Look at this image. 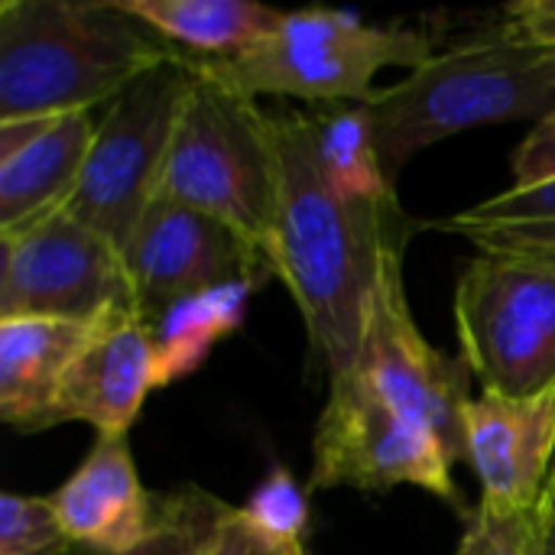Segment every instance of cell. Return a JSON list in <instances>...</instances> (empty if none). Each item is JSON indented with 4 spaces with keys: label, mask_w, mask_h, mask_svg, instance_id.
I'll return each mask as SVG.
<instances>
[{
    "label": "cell",
    "mask_w": 555,
    "mask_h": 555,
    "mask_svg": "<svg viewBox=\"0 0 555 555\" xmlns=\"http://www.w3.org/2000/svg\"><path fill=\"white\" fill-rule=\"evenodd\" d=\"M267 130L276 172L267 263L289 289L309 348L335 380L361 358L384 263L390 250L406 247L410 221L397 198H348L325 179L309 114H267Z\"/></svg>",
    "instance_id": "obj_1"
},
{
    "label": "cell",
    "mask_w": 555,
    "mask_h": 555,
    "mask_svg": "<svg viewBox=\"0 0 555 555\" xmlns=\"http://www.w3.org/2000/svg\"><path fill=\"white\" fill-rule=\"evenodd\" d=\"M176 55L117 0H3L0 120L62 117L111 104L140 75Z\"/></svg>",
    "instance_id": "obj_2"
},
{
    "label": "cell",
    "mask_w": 555,
    "mask_h": 555,
    "mask_svg": "<svg viewBox=\"0 0 555 555\" xmlns=\"http://www.w3.org/2000/svg\"><path fill=\"white\" fill-rule=\"evenodd\" d=\"M387 176L393 179L423 150L511 120H543L555 111V49H537L504 33L436 52L364 104Z\"/></svg>",
    "instance_id": "obj_3"
},
{
    "label": "cell",
    "mask_w": 555,
    "mask_h": 555,
    "mask_svg": "<svg viewBox=\"0 0 555 555\" xmlns=\"http://www.w3.org/2000/svg\"><path fill=\"white\" fill-rule=\"evenodd\" d=\"M433 55V39L420 29L364 23L341 10H296L241 59L189 65L254 101L270 94L332 107L367 104L384 68L413 72Z\"/></svg>",
    "instance_id": "obj_4"
},
{
    "label": "cell",
    "mask_w": 555,
    "mask_h": 555,
    "mask_svg": "<svg viewBox=\"0 0 555 555\" xmlns=\"http://www.w3.org/2000/svg\"><path fill=\"white\" fill-rule=\"evenodd\" d=\"M156 195L215 218L267 260L276 208L267 111L254 98L195 72Z\"/></svg>",
    "instance_id": "obj_5"
},
{
    "label": "cell",
    "mask_w": 555,
    "mask_h": 555,
    "mask_svg": "<svg viewBox=\"0 0 555 555\" xmlns=\"http://www.w3.org/2000/svg\"><path fill=\"white\" fill-rule=\"evenodd\" d=\"M455 332L481 390L555 387V247L478 250L455 286Z\"/></svg>",
    "instance_id": "obj_6"
},
{
    "label": "cell",
    "mask_w": 555,
    "mask_h": 555,
    "mask_svg": "<svg viewBox=\"0 0 555 555\" xmlns=\"http://www.w3.org/2000/svg\"><path fill=\"white\" fill-rule=\"evenodd\" d=\"M328 384V403L312 436L309 491L354 488L384 494L413 485L468 517L452 478L455 462L429 426L390 403L361 371Z\"/></svg>",
    "instance_id": "obj_7"
},
{
    "label": "cell",
    "mask_w": 555,
    "mask_h": 555,
    "mask_svg": "<svg viewBox=\"0 0 555 555\" xmlns=\"http://www.w3.org/2000/svg\"><path fill=\"white\" fill-rule=\"evenodd\" d=\"M192 81L189 59L176 55L127 85L98 120L78 192L65 211L120 250L159 192L166 153Z\"/></svg>",
    "instance_id": "obj_8"
},
{
    "label": "cell",
    "mask_w": 555,
    "mask_h": 555,
    "mask_svg": "<svg viewBox=\"0 0 555 555\" xmlns=\"http://www.w3.org/2000/svg\"><path fill=\"white\" fill-rule=\"evenodd\" d=\"M137 306L124 250L68 211L0 234V319L98 322Z\"/></svg>",
    "instance_id": "obj_9"
},
{
    "label": "cell",
    "mask_w": 555,
    "mask_h": 555,
    "mask_svg": "<svg viewBox=\"0 0 555 555\" xmlns=\"http://www.w3.org/2000/svg\"><path fill=\"white\" fill-rule=\"evenodd\" d=\"M403 254L406 247H397L384 263L354 371H361L403 413L429 426L452 462H462L465 410L472 400L468 367L436 351L420 332L403 286Z\"/></svg>",
    "instance_id": "obj_10"
},
{
    "label": "cell",
    "mask_w": 555,
    "mask_h": 555,
    "mask_svg": "<svg viewBox=\"0 0 555 555\" xmlns=\"http://www.w3.org/2000/svg\"><path fill=\"white\" fill-rule=\"evenodd\" d=\"M124 263L137 312L153 325L172 302L234 283H263L270 263L215 218L156 195L137 221Z\"/></svg>",
    "instance_id": "obj_11"
},
{
    "label": "cell",
    "mask_w": 555,
    "mask_h": 555,
    "mask_svg": "<svg viewBox=\"0 0 555 555\" xmlns=\"http://www.w3.org/2000/svg\"><path fill=\"white\" fill-rule=\"evenodd\" d=\"M465 459L481 504L501 514H537L555 468V387L530 397L481 390L465 410Z\"/></svg>",
    "instance_id": "obj_12"
},
{
    "label": "cell",
    "mask_w": 555,
    "mask_h": 555,
    "mask_svg": "<svg viewBox=\"0 0 555 555\" xmlns=\"http://www.w3.org/2000/svg\"><path fill=\"white\" fill-rule=\"evenodd\" d=\"M153 390H159V364L150 322L137 306L111 309L94 322L65 374L59 423H88L98 436H127Z\"/></svg>",
    "instance_id": "obj_13"
},
{
    "label": "cell",
    "mask_w": 555,
    "mask_h": 555,
    "mask_svg": "<svg viewBox=\"0 0 555 555\" xmlns=\"http://www.w3.org/2000/svg\"><path fill=\"white\" fill-rule=\"evenodd\" d=\"M94 130L91 111L0 120V234L65 211Z\"/></svg>",
    "instance_id": "obj_14"
},
{
    "label": "cell",
    "mask_w": 555,
    "mask_h": 555,
    "mask_svg": "<svg viewBox=\"0 0 555 555\" xmlns=\"http://www.w3.org/2000/svg\"><path fill=\"white\" fill-rule=\"evenodd\" d=\"M49 501L78 555L130 553L156 520V501L140 481L127 436H98Z\"/></svg>",
    "instance_id": "obj_15"
},
{
    "label": "cell",
    "mask_w": 555,
    "mask_h": 555,
    "mask_svg": "<svg viewBox=\"0 0 555 555\" xmlns=\"http://www.w3.org/2000/svg\"><path fill=\"white\" fill-rule=\"evenodd\" d=\"M94 322L0 319V416L16 433L59 426V393Z\"/></svg>",
    "instance_id": "obj_16"
},
{
    "label": "cell",
    "mask_w": 555,
    "mask_h": 555,
    "mask_svg": "<svg viewBox=\"0 0 555 555\" xmlns=\"http://www.w3.org/2000/svg\"><path fill=\"white\" fill-rule=\"evenodd\" d=\"M117 7L192 62L241 59L283 20V10L250 0H117Z\"/></svg>",
    "instance_id": "obj_17"
},
{
    "label": "cell",
    "mask_w": 555,
    "mask_h": 555,
    "mask_svg": "<svg viewBox=\"0 0 555 555\" xmlns=\"http://www.w3.org/2000/svg\"><path fill=\"white\" fill-rule=\"evenodd\" d=\"M257 289L250 280H234L195 296L172 302L150 328L156 341V364H159V387L176 384L198 371L218 341L234 335L244 325L247 299Z\"/></svg>",
    "instance_id": "obj_18"
},
{
    "label": "cell",
    "mask_w": 555,
    "mask_h": 555,
    "mask_svg": "<svg viewBox=\"0 0 555 555\" xmlns=\"http://www.w3.org/2000/svg\"><path fill=\"white\" fill-rule=\"evenodd\" d=\"M433 228L472 241L478 250H540L555 247V179L511 185Z\"/></svg>",
    "instance_id": "obj_19"
},
{
    "label": "cell",
    "mask_w": 555,
    "mask_h": 555,
    "mask_svg": "<svg viewBox=\"0 0 555 555\" xmlns=\"http://www.w3.org/2000/svg\"><path fill=\"white\" fill-rule=\"evenodd\" d=\"M315 153L325 179L348 198L393 202V179L384 169L377 130L364 104H332L312 114Z\"/></svg>",
    "instance_id": "obj_20"
},
{
    "label": "cell",
    "mask_w": 555,
    "mask_h": 555,
    "mask_svg": "<svg viewBox=\"0 0 555 555\" xmlns=\"http://www.w3.org/2000/svg\"><path fill=\"white\" fill-rule=\"evenodd\" d=\"M231 511L234 507L211 491L185 485L156 501V520L150 533L124 555H211Z\"/></svg>",
    "instance_id": "obj_21"
},
{
    "label": "cell",
    "mask_w": 555,
    "mask_h": 555,
    "mask_svg": "<svg viewBox=\"0 0 555 555\" xmlns=\"http://www.w3.org/2000/svg\"><path fill=\"white\" fill-rule=\"evenodd\" d=\"M0 555H75L49 498H0Z\"/></svg>",
    "instance_id": "obj_22"
},
{
    "label": "cell",
    "mask_w": 555,
    "mask_h": 555,
    "mask_svg": "<svg viewBox=\"0 0 555 555\" xmlns=\"http://www.w3.org/2000/svg\"><path fill=\"white\" fill-rule=\"evenodd\" d=\"M241 511L280 550L302 546L309 527V494L286 468H273Z\"/></svg>",
    "instance_id": "obj_23"
},
{
    "label": "cell",
    "mask_w": 555,
    "mask_h": 555,
    "mask_svg": "<svg viewBox=\"0 0 555 555\" xmlns=\"http://www.w3.org/2000/svg\"><path fill=\"white\" fill-rule=\"evenodd\" d=\"M455 555H533V514H501L478 501Z\"/></svg>",
    "instance_id": "obj_24"
},
{
    "label": "cell",
    "mask_w": 555,
    "mask_h": 555,
    "mask_svg": "<svg viewBox=\"0 0 555 555\" xmlns=\"http://www.w3.org/2000/svg\"><path fill=\"white\" fill-rule=\"evenodd\" d=\"M514 185H533L555 179V111H550L537 127L520 140L511 156Z\"/></svg>",
    "instance_id": "obj_25"
},
{
    "label": "cell",
    "mask_w": 555,
    "mask_h": 555,
    "mask_svg": "<svg viewBox=\"0 0 555 555\" xmlns=\"http://www.w3.org/2000/svg\"><path fill=\"white\" fill-rule=\"evenodd\" d=\"M498 33L537 49H555V0H520L504 7Z\"/></svg>",
    "instance_id": "obj_26"
},
{
    "label": "cell",
    "mask_w": 555,
    "mask_h": 555,
    "mask_svg": "<svg viewBox=\"0 0 555 555\" xmlns=\"http://www.w3.org/2000/svg\"><path fill=\"white\" fill-rule=\"evenodd\" d=\"M286 550H280L276 543H270L247 517L241 507L231 511V517L224 520L215 546H211V555H283Z\"/></svg>",
    "instance_id": "obj_27"
},
{
    "label": "cell",
    "mask_w": 555,
    "mask_h": 555,
    "mask_svg": "<svg viewBox=\"0 0 555 555\" xmlns=\"http://www.w3.org/2000/svg\"><path fill=\"white\" fill-rule=\"evenodd\" d=\"M533 555H555V478L533 514Z\"/></svg>",
    "instance_id": "obj_28"
},
{
    "label": "cell",
    "mask_w": 555,
    "mask_h": 555,
    "mask_svg": "<svg viewBox=\"0 0 555 555\" xmlns=\"http://www.w3.org/2000/svg\"><path fill=\"white\" fill-rule=\"evenodd\" d=\"M283 555H306V546H293V550H286Z\"/></svg>",
    "instance_id": "obj_29"
},
{
    "label": "cell",
    "mask_w": 555,
    "mask_h": 555,
    "mask_svg": "<svg viewBox=\"0 0 555 555\" xmlns=\"http://www.w3.org/2000/svg\"><path fill=\"white\" fill-rule=\"evenodd\" d=\"M553 478H555V468H553Z\"/></svg>",
    "instance_id": "obj_30"
}]
</instances>
